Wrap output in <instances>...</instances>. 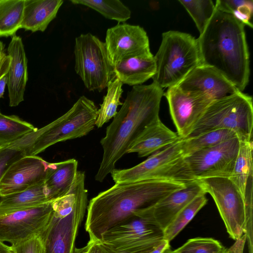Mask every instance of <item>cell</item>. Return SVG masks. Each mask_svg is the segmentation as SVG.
<instances>
[{
  "mask_svg": "<svg viewBox=\"0 0 253 253\" xmlns=\"http://www.w3.org/2000/svg\"><path fill=\"white\" fill-rule=\"evenodd\" d=\"M188 183L163 179L115 183L87 205L85 229L89 239L100 241L104 233L133 217L135 211L155 205Z\"/></svg>",
  "mask_w": 253,
  "mask_h": 253,
  "instance_id": "cell-1",
  "label": "cell"
},
{
  "mask_svg": "<svg viewBox=\"0 0 253 253\" xmlns=\"http://www.w3.org/2000/svg\"><path fill=\"white\" fill-rule=\"evenodd\" d=\"M163 89L152 83L133 86L120 110L107 127L100 140L103 153L95 179L102 182L115 169L116 163L127 151L149 125L159 118Z\"/></svg>",
  "mask_w": 253,
  "mask_h": 253,
  "instance_id": "cell-2",
  "label": "cell"
},
{
  "mask_svg": "<svg viewBox=\"0 0 253 253\" xmlns=\"http://www.w3.org/2000/svg\"><path fill=\"white\" fill-rule=\"evenodd\" d=\"M245 25L217 9L197 39L201 65L211 67L243 92L249 82L250 54Z\"/></svg>",
  "mask_w": 253,
  "mask_h": 253,
  "instance_id": "cell-3",
  "label": "cell"
},
{
  "mask_svg": "<svg viewBox=\"0 0 253 253\" xmlns=\"http://www.w3.org/2000/svg\"><path fill=\"white\" fill-rule=\"evenodd\" d=\"M87 206L84 172L78 171L70 191L53 201L50 219L39 233L43 243L44 253H74Z\"/></svg>",
  "mask_w": 253,
  "mask_h": 253,
  "instance_id": "cell-4",
  "label": "cell"
},
{
  "mask_svg": "<svg viewBox=\"0 0 253 253\" xmlns=\"http://www.w3.org/2000/svg\"><path fill=\"white\" fill-rule=\"evenodd\" d=\"M154 57L156 70L152 78L153 83L163 89L176 85L201 65L197 39L177 31L163 33L161 44Z\"/></svg>",
  "mask_w": 253,
  "mask_h": 253,
  "instance_id": "cell-5",
  "label": "cell"
},
{
  "mask_svg": "<svg viewBox=\"0 0 253 253\" xmlns=\"http://www.w3.org/2000/svg\"><path fill=\"white\" fill-rule=\"evenodd\" d=\"M253 98L239 91L211 102L184 139L216 129H227L234 131L240 141H250L253 140Z\"/></svg>",
  "mask_w": 253,
  "mask_h": 253,
  "instance_id": "cell-6",
  "label": "cell"
},
{
  "mask_svg": "<svg viewBox=\"0 0 253 253\" xmlns=\"http://www.w3.org/2000/svg\"><path fill=\"white\" fill-rule=\"evenodd\" d=\"M97 114L94 102L81 96L66 113L41 128L26 155H37L56 143L87 135L94 128Z\"/></svg>",
  "mask_w": 253,
  "mask_h": 253,
  "instance_id": "cell-7",
  "label": "cell"
},
{
  "mask_svg": "<svg viewBox=\"0 0 253 253\" xmlns=\"http://www.w3.org/2000/svg\"><path fill=\"white\" fill-rule=\"evenodd\" d=\"M239 147L240 140L236 137L183 156L178 166L180 180L188 183L204 178H229Z\"/></svg>",
  "mask_w": 253,
  "mask_h": 253,
  "instance_id": "cell-8",
  "label": "cell"
},
{
  "mask_svg": "<svg viewBox=\"0 0 253 253\" xmlns=\"http://www.w3.org/2000/svg\"><path fill=\"white\" fill-rule=\"evenodd\" d=\"M75 70L89 91H101L115 79L105 42L91 33L75 39Z\"/></svg>",
  "mask_w": 253,
  "mask_h": 253,
  "instance_id": "cell-9",
  "label": "cell"
},
{
  "mask_svg": "<svg viewBox=\"0 0 253 253\" xmlns=\"http://www.w3.org/2000/svg\"><path fill=\"white\" fill-rule=\"evenodd\" d=\"M164 240V231L158 225L134 215L106 231L100 241L123 253H151Z\"/></svg>",
  "mask_w": 253,
  "mask_h": 253,
  "instance_id": "cell-10",
  "label": "cell"
},
{
  "mask_svg": "<svg viewBox=\"0 0 253 253\" xmlns=\"http://www.w3.org/2000/svg\"><path fill=\"white\" fill-rule=\"evenodd\" d=\"M206 193L212 197L230 237L234 240L246 233L245 200L236 185L226 177L196 180Z\"/></svg>",
  "mask_w": 253,
  "mask_h": 253,
  "instance_id": "cell-11",
  "label": "cell"
},
{
  "mask_svg": "<svg viewBox=\"0 0 253 253\" xmlns=\"http://www.w3.org/2000/svg\"><path fill=\"white\" fill-rule=\"evenodd\" d=\"M53 201L0 217V241L13 245L39 234L50 219Z\"/></svg>",
  "mask_w": 253,
  "mask_h": 253,
  "instance_id": "cell-12",
  "label": "cell"
},
{
  "mask_svg": "<svg viewBox=\"0 0 253 253\" xmlns=\"http://www.w3.org/2000/svg\"><path fill=\"white\" fill-rule=\"evenodd\" d=\"M182 145L180 138L132 168L114 169L111 172L112 178L115 183L149 179L169 180L170 169L178 159L184 156Z\"/></svg>",
  "mask_w": 253,
  "mask_h": 253,
  "instance_id": "cell-13",
  "label": "cell"
},
{
  "mask_svg": "<svg viewBox=\"0 0 253 253\" xmlns=\"http://www.w3.org/2000/svg\"><path fill=\"white\" fill-rule=\"evenodd\" d=\"M105 43L109 59L114 67L122 60L152 54L147 33L138 25L119 23L108 29Z\"/></svg>",
  "mask_w": 253,
  "mask_h": 253,
  "instance_id": "cell-14",
  "label": "cell"
},
{
  "mask_svg": "<svg viewBox=\"0 0 253 253\" xmlns=\"http://www.w3.org/2000/svg\"><path fill=\"white\" fill-rule=\"evenodd\" d=\"M52 163L37 155H25L7 169L0 180L2 197L44 183Z\"/></svg>",
  "mask_w": 253,
  "mask_h": 253,
  "instance_id": "cell-15",
  "label": "cell"
},
{
  "mask_svg": "<svg viewBox=\"0 0 253 253\" xmlns=\"http://www.w3.org/2000/svg\"><path fill=\"white\" fill-rule=\"evenodd\" d=\"M164 95L177 133L183 139L190 134L212 102L206 96L184 92L176 85L169 87Z\"/></svg>",
  "mask_w": 253,
  "mask_h": 253,
  "instance_id": "cell-16",
  "label": "cell"
},
{
  "mask_svg": "<svg viewBox=\"0 0 253 253\" xmlns=\"http://www.w3.org/2000/svg\"><path fill=\"white\" fill-rule=\"evenodd\" d=\"M206 193L197 180L166 196L155 205L138 210L133 215L158 225L163 231L179 212L198 196Z\"/></svg>",
  "mask_w": 253,
  "mask_h": 253,
  "instance_id": "cell-17",
  "label": "cell"
},
{
  "mask_svg": "<svg viewBox=\"0 0 253 253\" xmlns=\"http://www.w3.org/2000/svg\"><path fill=\"white\" fill-rule=\"evenodd\" d=\"M176 86L184 92L206 96L211 101L239 91L216 70L203 65L194 68Z\"/></svg>",
  "mask_w": 253,
  "mask_h": 253,
  "instance_id": "cell-18",
  "label": "cell"
},
{
  "mask_svg": "<svg viewBox=\"0 0 253 253\" xmlns=\"http://www.w3.org/2000/svg\"><path fill=\"white\" fill-rule=\"evenodd\" d=\"M7 53L10 58L7 84L9 106L15 107L24 100L28 78L27 59L21 37L16 35L12 37Z\"/></svg>",
  "mask_w": 253,
  "mask_h": 253,
  "instance_id": "cell-19",
  "label": "cell"
},
{
  "mask_svg": "<svg viewBox=\"0 0 253 253\" xmlns=\"http://www.w3.org/2000/svg\"><path fill=\"white\" fill-rule=\"evenodd\" d=\"M181 137L166 126L160 118L149 125L135 139L127 153H136L144 157L163 149Z\"/></svg>",
  "mask_w": 253,
  "mask_h": 253,
  "instance_id": "cell-20",
  "label": "cell"
},
{
  "mask_svg": "<svg viewBox=\"0 0 253 253\" xmlns=\"http://www.w3.org/2000/svg\"><path fill=\"white\" fill-rule=\"evenodd\" d=\"M63 3L62 0H25L21 29L44 32Z\"/></svg>",
  "mask_w": 253,
  "mask_h": 253,
  "instance_id": "cell-21",
  "label": "cell"
},
{
  "mask_svg": "<svg viewBox=\"0 0 253 253\" xmlns=\"http://www.w3.org/2000/svg\"><path fill=\"white\" fill-rule=\"evenodd\" d=\"M156 66L152 54L131 57L117 63L114 67L115 77L123 84L141 85L152 78Z\"/></svg>",
  "mask_w": 253,
  "mask_h": 253,
  "instance_id": "cell-22",
  "label": "cell"
},
{
  "mask_svg": "<svg viewBox=\"0 0 253 253\" xmlns=\"http://www.w3.org/2000/svg\"><path fill=\"white\" fill-rule=\"evenodd\" d=\"M78 165L75 159L52 163L44 181L50 201L63 197L70 191L78 172Z\"/></svg>",
  "mask_w": 253,
  "mask_h": 253,
  "instance_id": "cell-23",
  "label": "cell"
},
{
  "mask_svg": "<svg viewBox=\"0 0 253 253\" xmlns=\"http://www.w3.org/2000/svg\"><path fill=\"white\" fill-rule=\"evenodd\" d=\"M49 201L44 183L24 191L3 196L0 202V217L24 210Z\"/></svg>",
  "mask_w": 253,
  "mask_h": 253,
  "instance_id": "cell-24",
  "label": "cell"
},
{
  "mask_svg": "<svg viewBox=\"0 0 253 253\" xmlns=\"http://www.w3.org/2000/svg\"><path fill=\"white\" fill-rule=\"evenodd\" d=\"M253 140L240 141V147L233 171L229 178L236 185L244 198L249 177L253 175Z\"/></svg>",
  "mask_w": 253,
  "mask_h": 253,
  "instance_id": "cell-25",
  "label": "cell"
},
{
  "mask_svg": "<svg viewBox=\"0 0 253 253\" xmlns=\"http://www.w3.org/2000/svg\"><path fill=\"white\" fill-rule=\"evenodd\" d=\"M25 0H0V38L13 37L21 29Z\"/></svg>",
  "mask_w": 253,
  "mask_h": 253,
  "instance_id": "cell-26",
  "label": "cell"
},
{
  "mask_svg": "<svg viewBox=\"0 0 253 253\" xmlns=\"http://www.w3.org/2000/svg\"><path fill=\"white\" fill-rule=\"evenodd\" d=\"M41 132V129L38 128L13 143L0 145V180L12 164L26 155L28 149ZM2 198L0 195V202Z\"/></svg>",
  "mask_w": 253,
  "mask_h": 253,
  "instance_id": "cell-27",
  "label": "cell"
},
{
  "mask_svg": "<svg viewBox=\"0 0 253 253\" xmlns=\"http://www.w3.org/2000/svg\"><path fill=\"white\" fill-rule=\"evenodd\" d=\"M206 194L198 196L179 212L163 231L165 240L169 243L207 204L208 199Z\"/></svg>",
  "mask_w": 253,
  "mask_h": 253,
  "instance_id": "cell-28",
  "label": "cell"
},
{
  "mask_svg": "<svg viewBox=\"0 0 253 253\" xmlns=\"http://www.w3.org/2000/svg\"><path fill=\"white\" fill-rule=\"evenodd\" d=\"M236 137V133L233 130L219 129L192 138H182V149L183 156L217 145Z\"/></svg>",
  "mask_w": 253,
  "mask_h": 253,
  "instance_id": "cell-29",
  "label": "cell"
},
{
  "mask_svg": "<svg viewBox=\"0 0 253 253\" xmlns=\"http://www.w3.org/2000/svg\"><path fill=\"white\" fill-rule=\"evenodd\" d=\"M37 129L16 115L7 116L0 112V145L13 143Z\"/></svg>",
  "mask_w": 253,
  "mask_h": 253,
  "instance_id": "cell-30",
  "label": "cell"
},
{
  "mask_svg": "<svg viewBox=\"0 0 253 253\" xmlns=\"http://www.w3.org/2000/svg\"><path fill=\"white\" fill-rule=\"evenodd\" d=\"M75 4H81L93 9L105 18L125 22L131 17L129 8L119 0H71Z\"/></svg>",
  "mask_w": 253,
  "mask_h": 253,
  "instance_id": "cell-31",
  "label": "cell"
},
{
  "mask_svg": "<svg viewBox=\"0 0 253 253\" xmlns=\"http://www.w3.org/2000/svg\"><path fill=\"white\" fill-rule=\"evenodd\" d=\"M123 84L116 78L111 80L107 87V93L104 97L100 108L98 109V114L95 126L101 127L117 113V109L123 103L120 101L123 90Z\"/></svg>",
  "mask_w": 253,
  "mask_h": 253,
  "instance_id": "cell-32",
  "label": "cell"
},
{
  "mask_svg": "<svg viewBox=\"0 0 253 253\" xmlns=\"http://www.w3.org/2000/svg\"><path fill=\"white\" fill-rule=\"evenodd\" d=\"M194 21L200 34L212 16L215 5L211 0H179Z\"/></svg>",
  "mask_w": 253,
  "mask_h": 253,
  "instance_id": "cell-33",
  "label": "cell"
},
{
  "mask_svg": "<svg viewBox=\"0 0 253 253\" xmlns=\"http://www.w3.org/2000/svg\"><path fill=\"white\" fill-rule=\"evenodd\" d=\"M215 5L219 10L232 14L245 26L253 28L251 22L253 11L252 0H217Z\"/></svg>",
  "mask_w": 253,
  "mask_h": 253,
  "instance_id": "cell-34",
  "label": "cell"
},
{
  "mask_svg": "<svg viewBox=\"0 0 253 253\" xmlns=\"http://www.w3.org/2000/svg\"><path fill=\"white\" fill-rule=\"evenodd\" d=\"M226 250L213 238L197 237L188 240L171 253H225Z\"/></svg>",
  "mask_w": 253,
  "mask_h": 253,
  "instance_id": "cell-35",
  "label": "cell"
},
{
  "mask_svg": "<svg viewBox=\"0 0 253 253\" xmlns=\"http://www.w3.org/2000/svg\"><path fill=\"white\" fill-rule=\"evenodd\" d=\"M14 253H44V245L39 234L11 246Z\"/></svg>",
  "mask_w": 253,
  "mask_h": 253,
  "instance_id": "cell-36",
  "label": "cell"
},
{
  "mask_svg": "<svg viewBox=\"0 0 253 253\" xmlns=\"http://www.w3.org/2000/svg\"><path fill=\"white\" fill-rule=\"evenodd\" d=\"M74 253H104L100 241L90 240L84 246L77 248L75 247Z\"/></svg>",
  "mask_w": 253,
  "mask_h": 253,
  "instance_id": "cell-37",
  "label": "cell"
},
{
  "mask_svg": "<svg viewBox=\"0 0 253 253\" xmlns=\"http://www.w3.org/2000/svg\"><path fill=\"white\" fill-rule=\"evenodd\" d=\"M247 236L244 234L240 239L235 241V243L228 249L225 253H244V250Z\"/></svg>",
  "mask_w": 253,
  "mask_h": 253,
  "instance_id": "cell-38",
  "label": "cell"
},
{
  "mask_svg": "<svg viewBox=\"0 0 253 253\" xmlns=\"http://www.w3.org/2000/svg\"><path fill=\"white\" fill-rule=\"evenodd\" d=\"M0 253H14L11 246H8L0 241Z\"/></svg>",
  "mask_w": 253,
  "mask_h": 253,
  "instance_id": "cell-39",
  "label": "cell"
},
{
  "mask_svg": "<svg viewBox=\"0 0 253 253\" xmlns=\"http://www.w3.org/2000/svg\"><path fill=\"white\" fill-rule=\"evenodd\" d=\"M101 244H102V247L103 248L104 253H123L121 252H119L116 251H115V250L109 248L108 247L103 245L102 243H101Z\"/></svg>",
  "mask_w": 253,
  "mask_h": 253,
  "instance_id": "cell-40",
  "label": "cell"
},
{
  "mask_svg": "<svg viewBox=\"0 0 253 253\" xmlns=\"http://www.w3.org/2000/svg\"><path fill=\"white\" fill-rule=\"evenodd\" d=\"M6 54L4 49V44L0 41V59Z\"/></svg>",
  "mask_w": 253,
  "mask_h": 253,
  "instance_id": "cell-41",
  "label": "cell"
},
{
  "mask_svg": "<svg viewBox=\"0 0 253 253\" xmlns=\"http://www.w3.org/2000/svg\"><path fill=\"white\" fill-rule=\"evenodd\" d=\"M172 251L170 249V245L167 246L162 252L161 253H171Z\"/></svg>",
  "mask_w": 253,
  "mask_h": 253,
  "instance_id": "cell-42",
  "label": "cell"
},
{
  "mask_svg": "<svg viewBox=\"0 0 253 253\" xmlns=\"http://www.w3.org/2000/svg\"><path fill=\"white\" fill-rule=\"evenodd\" d=\"M6 55V54H5L2 58H1L0 59V74H1V71H2V65H3V59H4V57H5V56Z\"/></svg>",
  "mask_w": 253,
  "mask_h": 253,
  "instance_id": "cell-43",
  "label": "cell"
}]
</instances>
